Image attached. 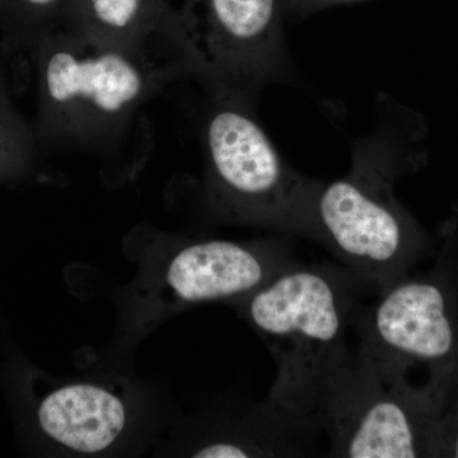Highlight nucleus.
I'll use <instances>...</instances> for the list:
<instances>
[{
	"mask_svg": "<svg viewBox=\"0 0 458 458\" xmlns=\"http://www.w3.org/2000/svg\"><path fill=\"white\" fill-rule=\"evenodd\" d=\"M27 59L35 72L42 149L113 152L134 135L141 113L165 87L188 80L165 18L149 40L114 47L51 33Z\"/></svg>",
	"mask_w": 458,
	"mask_h": 458,
	"instance_id": "obj_1",
	"label": "nucleus"
},
{
	"mask_svg": "<svg viewBox=\"0 0 458 458\" xmlns=\"http://www.w3.org/2000/svg\"><path fill=\"white\" fill-rule=\"evenodd\" d=\"M372 292V283L344 265L295 262L234 303L276 358L271 408L316 426L322 390L352 355L345 335L352 310Z\"/></svg>",
	"mask_w": 458,
	"mask_h": 458,
	"instance_id": "obj_2",
	"label": "nucleus"
},
{
	"mask_svg": "<svg viewBox=\"0 0 458 458\" xmlns=\"http://www.w3.org/2000/svg\"><path fill=\"white\" fill-rule=\"evenodd\" d=\"M403 152L387 123L352 148L345 176L324 182L312 207V240L382 291L406 276L426 251L427 240L397 200Z\"/></svg>",
	"mask_w": 458,
	"mask_h": 458,
	"instance_id": "obj_3",
	"label": "nucleus"
},
{
	"mask_svg": "<svg viewBox=\"0 0 458 458\" xmlns=\"http://www.w3.org/2000/svg\"><path fill=\"white\" fill-rule=\"evenodd\" d=\"M207 95L201 144L210 209L223 222L312 240V207L322 181L283 161L258 122L254 98Z\"/></svg>",
	"mask_w": 458,
	"mask_h": 458,
	"instance_id": "obj_4",
	"label": "nucleus"
},
{
	"mask_svg": "<svg viewBox=\"0 0 458 458\" xmlns=\"http://www.w3.org/2000/svg\"><path fill=\"white\" fill-rule=\"evenodd\" d=\"M283 13L282 0H183L167 22L188 80L256 98L289 75Z\"/></svg>",
	"mask_w": 458,
	"mask_h": 458,
	"instance_id": "obj_5",
	"label": "nucleus"
},
{
	"mask_svg": "<svg viewBox=\"0 0 458 458\" xmlns=\"http://www.w3.org/2000/svg\"><path fill=\"white\" fill-rule=\"evenodd\" d=\"M351 328L360 354L387 381L412 388L410 373L424 370L439 403L457 384V303L437 267L426 276H401L377 292L375 302L361 301L352 310Z\"/></svg>",
	"mask_w": 458,
	"mask_h": 458,
	"instance_id": "obj_6",
	"label": "nucleus"
},
{
	"mask_svg": "<svg viewBox=\"0 0 458 458\" xmlns=\"http://www.w3.org/2000/svg\"><path fill=\"white\" fill-rule=\"evenodd\" d=\"M438 408L432 394L387 381L358 352L325 386L313 421L328 457H429Z\"/></svg>",
	"mask_w": 458,
	"mask_h": 458,
	"instance_id": "obj_7",
	"label": "nucleus"
},
{
	"mask_svg": "<svg viewBox=\"0 0 458 458\" xmlns=\"http://www.w3.org/2000/svg\"><path fill=\"white\" fill-rule=\"evenodd\" d=\"M295 262L285 238L261 242L199 241L174 256L165 284L181 302L237 303Z\"/></svg>",
	"mask_w": 458,
	"mask_h": 458,
	"instance_id": "obj_8",
	"label": "nucleus"
},
{
	"mask_svg": "<svg viewBox=\"0 0 458 458\" xmlns=\"http://www.w3.org/2000/svg\"><path fill=\"white\" fill-rule=\"evenodd\" d=\"M38 420L42 432L63 447L80 454H99L122 436L126 409L106 388L66 385L41 401Z\"/></svg>",
	"mask_w": 458,
	"mask_h": 458,
	"instance_id": "obj_9",
	"label": "nucleus"
},
{
	"mask_svg": "<svg viewBox=\"0 0 458 458\" xmlns=\"http://www.w3.org/2000/svg\"><path fill=\"white\" fill-rule=\"evenodd\" d=\"M174 0H71L62 31L114 47L149 40Z\"/></svg>",
	"mask_w": 458,
	"mask_h": 458,
	"instance_id": "obj_10",
	"label": "nucleus"
},
{
	"mask_svg": "<svg viewBox=\"0 0 458 458\" xmlns=\"http://www.w3.org/2000/svg\"><path fill=\"white\" fill-rule=\"evenodd\" d=\"M71 0H0V42L8 55L29 56L59 31Z\"/></svg>",
	"mask_w": 458,
	"mask_h": 458,
	"instance_id": "obj_11",
	"label": "nucleus"
},
{
	"mask_svg": "<svg viewBox=\"0 0 458 458\" xmlns=\"http://www.w3.org/2000/svg\"><path fill=\"white\" fill-rule=\"evenodd\" d=\"M42 148L33 123L20 113L0 66V182L29 176L35 171Z\"/></svg>",
	"mask_w": 458,
	"mask_h": 458,
	"instance_id": "obj_12",
	"label": "nucleus"
},
{
	"mask_svg": "<svg viewBox=\"0 0 458 458\" xmlns=\"http://www.w3.org/2000/svg\"><path fill=\"white\" fill-rule=\"evenodd\" d=\"M429 457L458 458V387L445 394L434 418Z\"/></svg>",
	"mask_w": 458,
	"mask_h": 458,
	"instance_id": "obj_13",
	"label": "nucleus"
},
{
	"mask_svg": "<svg viewBox=\"0 0 458 458\" xmlns=\"http://www.w3.org/2000/svg\"><path fill=\"white\" fill-rule=\"evenodd\" d=\"M454 229L456 231L451 232L445 238V247L436 267L441 271L442 276L450 284L458 309V225Z\"/></svg>",
	"mask_w": 458,
	"mask_h": 458,
	"instance_id": "obj_14",
	"label": "nucleus"
},
{
	"mask_svg": "<svg viewBox=\"0 0 458 458\" xmlns=\"http://www.w3.org/2000/svg\"><path fill=\"white\" fill-rule=\"evenodd\" d=\"M361 2V0H282L283 11L292 16L306 17L330 5L342 3Z\"/></svg>",
	"mask_w": 458,
	"mask_h": 458,
	"instance_id": "obj_15",
	"label": "nucleus"
}]
</instances>
